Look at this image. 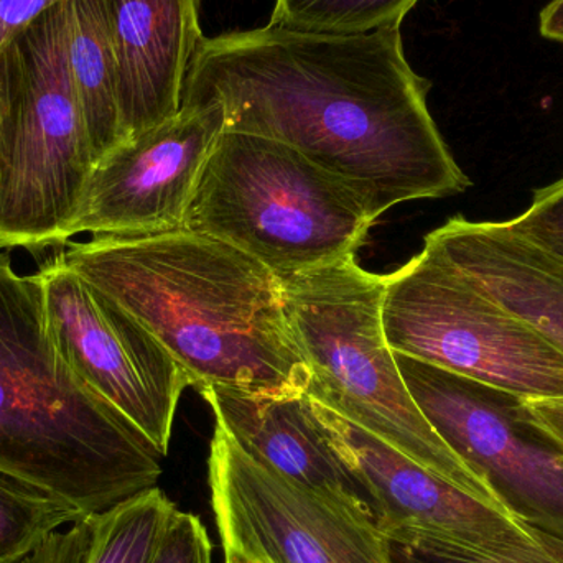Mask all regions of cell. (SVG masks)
<instances>
[{
	"label": "cell",
	"mask_w": 563,
	"mask_h": 563,
	"mask_svg": "<svg viewBox=\"0 0 563 563\" xmlns=\"http://www.w3.org/2000/svg\"><path fill=\"white\" fill-rule=\"evenodd\" d=\"M539 32L544 38L563 43V0H552L542 9Z\"/></svg>",
	"instance_id": "obj_25"
},
{
	"label": "cell",
	"mask_w": 563,
	"mask_h": 563,
	"mask_svg": "<svg viewBox=\"0 0 563 563\" xmlns=\"http://www.w3.org/2000/svg\"><path fill=\"white\" fill-rule=\"evenodd\" d=\"M162 459L69 366L38 274L0 253V473L95 516L157 488Z\"/></svg>",
	"instance_id": "obj_3"
},
{
	"label": "cell",
	"mask_w": 563,
	"mask_h": 563,
	"mask_svg": "<svg viewBox=\"0 0 563 563\" xmlns=\"http://www.w3.org/2000/svg\"><path fill=\"white\" fill-rule=\"evenodd\" d=\"M59 261L134 314L195 389L307 394L279 277L236 247L190 230L69 243Z\"/></svg>",
	"instance_id": "obj_2"
},
{
	"label": "cell",
	"mask_w": 563,
	"mask_h": 563,
	"mask_svg": "<svg viewBox=\"0 0 563 563\" xmlns=\"http://www.w3.org/2000/svg\"><path fill=\"white\" fill-rule=\"evenodd\" d=\"M310 404L386 538L429 532L503 555L534 554L551 538L470 495L323 404L313 399Z\"/></svg>",
	"instance_id": "obj_12"
},
{
	"label": "cell",
	"mask_w": 563,
	"mask_h": 563,
	"mask_svg": "<svg viewBox=\"0 0 563 563\" xmlns=\"http://www.w3.org/2000/svg\"><path fill=\"white\" fill-rule=\"evenodd\" d=\"M508 223L563 256V178L536 191L531 207Z\"/></svg>",
	"instance_id": "obj_21"
},
{
	"label": "cell",
	"mask_w": 563,
	"mask_h": 563,
	"mask_svg": "<svg viewBox=\"0 0 563 563\" xmlns=\"http://www.w3.org/2000/svg\"><path fill=\"white\" fill-rule=\"evenodd\" d=\"M0 134H2V92H0Z\"/></svg>",
	"instance_id": "obj_27"
},
{
	"label": "cell",
	"mask_w": 563,
	"mask_h": 563,
	"mask_svg": "<svg viewBox=\"0 0 563 563\" xmlns=\"http://www.w3.org/2000/svg\"><path fill=\"white\" fill-rule=\"evenodd\" d=\"M419 0H276L274 25L354 35L400 26Z\"/></svg>",
	"instance_id": "obj_19"
},
{
	"label": "cell",
	"mask_w": 563,
	"mask_h": 563,
	"mask_svg": "<svg viewBox=\"0 0 563 563\" xmlns=\"http://www.w3.org/2000/svg\"><path fill=\"white\" fill-rule=\"evenodd\" d=\"M208 482L224 552L257 563H390L369 506L266 468L218 422Z\"/></svg>",
	"instance_id": "obj_9"
},
{
	"label": "cell",
	"mask_w": 563,
	"mask_h": 563,
	"mask_svg": "<svg viewBox=\"0 0 563 563\" xmlns=\"http://www.w3.org/2000/svg\"><path fill=\"white\" fill-rule=\"evenodd\" d=\"M280 285L288 328L310 373L307 396L506 511L410 396L384 333L386 276L367 273L347 256Z\"/></svg>",
	"instance_id": "obj_4"
},
{
	"label": "cell",
	"mask_w": 563,
	"mask_h": 563,
	"mask_svg": "<svg viewBox=\"0 0 563 563\" xmlns=\"http://www.w3.org/2000/svg\"><path fill=\"white\" fill-rule=\"evenodd\" d=\"M223 131V106L207 102L181 106L174 118L122 142L92 167L66 243L79 234L141 238L184 230Z\"/></svg>",
	"instance_id": "obj_11"
},
{
	"label": "cell",
	"mask_w": 563,
	"mask_h": 563,
	"mask_svg": "<svg viewBox=\"0 0 563 563\" xmlns=\"http://www.w3.org/2000/svg\"><path fill=\"white\" fill-rule=\"evenodd\" d=\"M177 506L161 488L141 493L96 515L88 563H152Z\"/></svg>",
	"instance_id": "obj_17"
},
{
	"label": "cell",
	"mask_w": 563,
	"mask_h": 563,
	"mask_svg": "<svg viewBox=\"0 0 563 563\" xmlns=\"http://www.w3.org/2000/svg\"><path fill=\"white\" fill-rule=\"evenodd\" d=\"M124 142L174 118L200 45V0H106Z\"/></svg>",
	"instance_id": "obj_13"
},
{
	"label": "cell",
	"mask_w": 563,
	"mask_h": 563,
	"mask_svg": "<svg viewBox=\"0 0 563 563\" xmlns=\"http://www.w3.org/2000/svg\"><path fill=\"white\" fill-rule=\"evenodd\" d=\"M224 563H257L244 555L236 554V552H224Z\"/></svg>",
	"instance_id": "obj_26"
},
{
	"label": "cell",
	"mask_w": 563,
	"mask_h": 563,
	"mask_svg": "<svg viewBox=\"0 0 563 563\" xmlns=\"http://www.w3.org/2000/svg\"><path fill=\"white\" fill-rule=\"evenodd\" d=\"M427 246L563 353V256L508 221L455 217L427 234Z\"/></svg>",
	"instance_id": "obj_14"
},
{
	"label": "cell",
	"mask_w": 563,
	"mask_h": 563,
	"mask_svg": "<svg viewBox=\"0 0 563 563\" xmlns=\"http://www.w3.org/2000/svg\"><path fill=\"white\" fill-rule=\"evenodd\" d=\"M526 404L538 422L563 445V402L526 399Z\"/></svg>",
	"instance_id": "obj_24"
},
{
	"label": "cell",
	"mask_w": 563,
	"mask_h": 563,
	"mask_svg": "<svg viewBox=\"0 0 563 563\" xmlns=\"http://www.w3.org/2000/svg\"><path fill=\"white\" fill-rule=\"evenodd\" d=\"M63 0H0V52L43 12Z\"/></svg>",
	"instance_id": "obj_23"
},
{
	"label": "cell",
	"mask_w": 563,
	"mask_h": 563,
	"mask_svg": "<svg viewBox=\"0 0 563 563\" xmlns=\"http://www.w3.org/2000/svg\"><path fill=\"white\" fill-rule=\"evenodd\" d=\"M429 88L404 55L400 26L334 35L269 23L201 40L181 106L218 102L224 131L300 152L376 223L396 205L472 187L430 114Z\"/></svg>",
	"instance_id": "obj_1"
},
{
	"label": "cell",
	"mask_w": 563,
	"mask_h": 563,
	"mask_svg": "<svg viewBox=\"0 0 563 563\" xmlns=\"http://www.w3.org/2000/svg\"><path fill=\"white\" fill-rule=\"evenodd\" d=\"M213 545L200 518L175 511L152 563H213Z\"/></svg>",
	"instance_id": "obj_22"
},
{
	"label": "cell",
	"mask_w": 563,
	"mask_h": 563,
	"mask_svg": "<svg viewBox=\"0 0 563 563\" xmlns=\"http://www.w3.org/2000/svg\"><path fill=\"white\" fill-rule=\"evenodd\" d=\"M390 563H563V539L551 536L534 554L503 555L429 532L387 536Z\"/></svg>",
	"instance_id": "obj_20"
},
{
	"label": "cell",
	"mask_w": 563,
	"mask_h": 563,
	"mask_svg": "<svg viewBox=\"0 0 563 563\" xmlns=\"http://www.w3.org/2000/svg\"><path fill=\"white\" fill-rule=\"evenodd\" d=\"M373 224L361 198L300 152L223 131L184 230L223 241L288 279L356 256Z\"/></svg>",
	"instance_id": "obj_5"
},
{
	"label": "cell",
	"mask_w": 563,
	"mask_h": 563,
	"mask_svg": "<svg viewBox=\"0 0 563 563\" xmlns=\"http://www.w3.org/2000/svg\"><path fill=\"white\" fill-rule=\"evenodd\" d=\"M394 357L420 412L503 508L563 539V445L525 397L407 354Z\"/></svg>",
	"instance_id": "obj_8"
},
{
	"label": "cell",
	"mask_w": 563,
	"mask_h": 563,
	"mask_svg": "<svg viewBox=\"0 0 563 563\" xmlns=\"http://www.w3.org/2000/svg\"><path fill=\"white\" fill-rule=\"evenodd\" d=\"M390 350L528 400L563 402V353L435 250L386 276Z\"/></svg>",
	"instance_id": "obj_7"
},
{
	"label": "cell",
	"mask_w": 563,
	"mask_h": 563,
	"mask_svg": "<svg viewBox=\"0 0 563 563\" xmlns=\"http://www.w3.org/2000/svg\"><path fill=\"white\" fill-rule=\"evenodd\" d=\"M53 338L76 374L167 455L181 394L194 386L167 347L58 257L38 273Z\"/></svg>",
	"instance_id": "obj_10"
},
{
	"label": "cell",
	"mask_w": 563,
	"mask_h": 563,
	"mask_svg": "<svg viewBox=\"0 0 563 563\" xmlns=\"http://www.w3.org/2000/svg\"><path fill=\"white\" fill-rule=\"evenodd\" d=\"M63 10L69 73L96 165L124 142L108 5L106 0H65Z\"/></svg>",
	"instance_id": "obj_16"
},
{
	"label": "cell",
	"mask_w": 563,
	"mask_h": 563,
	"mask_svg": "<svg viewBox=\"0 0 563 563\" xmlns=\"http://www.w3.org/2000/svg\"><path fill=\"white\" fill-rule=\"evenodd\" d=\"M217 422L266 468L308 488L367 506L305 393L201 389Z\"/></svg>",
	"instance_id": "obj_15"
},
{
	"label": "cell",
	"mask_w": 563,
	"mask_h": 563,
	"mask_svg": "<svg viewBox=\"0 0 563 563\" xmlns=\"http://www.w3.org/2000/svg\"><path fill=\"white\" fill-rule=\"evenodd\" d=\"M85 518L48 493L0 473V563H22L62 526Z\"/></svg>",
	"instance_id": "obj_18"
},
{
	"label": "cell",
	"mask_w": 563,
	"mask_h": 563,
	"mask_svg": "<svg viewBox=\"0 0 563 563\" xmlns=\"http://www.w3.org/2000/svg\"><path fill=\"white\" fill-rule=\"evenodd\" d=\"M63 2L0 52V250L68 246L66 230L95 167L66 56Z\"/></svg>",
	"instance_id": "obj_6"
}]
</instances>
